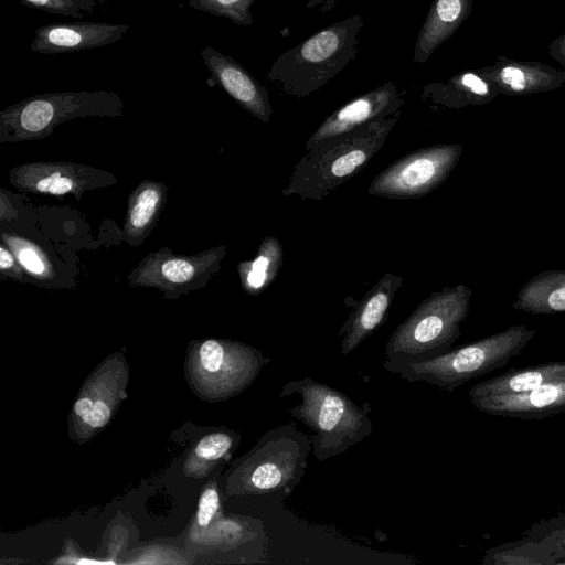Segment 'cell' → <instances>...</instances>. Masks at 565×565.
I'll list each match as a JSON object with an SVG mask.
<instances>
[{
	"instance_id": "1",
	"label": "cell",
	"mask_w": 565,
	"mask_h": 565,
	"mask_svg": "<svg viewBox=\"0 0 565 565\" xmlns=\"http://www.w3.org/2000/svg\"><path fill=\"white\" fill-rule=\"evenodd\" d=\"M294 394L300 396V402L288 408V413L311 430L312 454L318 461L345 452L373 429L371 404L358 405L335 387L305 376L287 382L278 397Z\"/></svg>"
},
{
	"instance_id": "2",
	"label": "cell",
	"mask_w": 565,
	"mask_h": 565,
	"mask_svg": "<svg viewBox=\"0 0 565 565\" xmlns=\"http://www.w3.org/2000/svg\"><path fill=\"white\" fill-rule=\"evenodd\" d=\"M399 117L397 111L306 150L282 194L324 199L370 162L384 146Z\"/></svg>"
},
{
	"instance_id": "3",
	"label": "cell",
	"mask_w": 565,
	"mask_h": 565,
	"mask_svg": "<svg viewBox=\"0 0 565 565\" xmlns=\"http://www.w3.org/2000/svg\"><path fill=\"white\" fill-rule=\"evenodd\" d=\"M362 26V17L354 14L323 28L280 54L267 78L286 95H310L355 58Z\"/></svg>"
},
{
	"instance_id": "4",
	"label": "cell",
	"mask_w": 565,
	"mask_h": 565,
	"mask_svg": "<svg viewBox=\"0 0 565 565\" xmlns=\"http://www.w3.org/2000/svg\"><path fill=\"white\" fill-rule=\"evenodd\" d=\"M468 286L433 292L390 335L382 365L424 362L451 349L469 312Z\"/></svg>"
},
{
	"instance_id": "5",
	"label": "cell",
	"mask_w": 565,
	"mask_h": 565,
	"mask_svg": "<svg viewBox=\"0 0 565 565\" xmlns=\"http://www.w3.org/2000/svg\"><path fill=\"white\" fill-rule=\"evenodd\" d=\"M534 335L535 331L525 326H511L424 362L383 367L407 382H425L451 393L465 383L508 364L522 353Z\"/></svg>"
},
{
	"instance_id": "6",
	"label": "cell",
	"mask_w": 565,
	"mask_h": 565,
	"mask_svg": "<svg viewBox=\"0 0 565 565\" xmlns=\"http://www.w3.org/2000/svg\"><path fill=\"white\" fill-rule=\"evenodd\" d=\"M124 107L122 97L106 89L38 94L0 111V142L43 139L76 118L121 117Z\"/></svg>"
},
{
	"instance_id": "7",
	"label": "cell",
	"mask_w": 565,
	"mask_h": 565,
	"mask_svg": "<svg viewBox=\"0 0 565 565\" xmlns=\"http://www.w3.org/2000/svg\"><path fill=\"white\" fill-rule=\"evenodd\" d=\"M311 451L310 436L295 422L266 431L238 472L239 491L281 503L305 477Z\"/></svg>"
},
{
	"instance_id": "8",
	"label": "cell",
	"mask_w": 565,
	"mask_h": 565,
	"mask_svg": "<svg viewBox=\"0 0 565 565\" xmlns=\"http://www.w3.org/2000/svg\"><path fill=\"white\" fill-rule=\"evenodd\" d=\"M226 254V245L194 255L161 248L145 256L127 276V281L134 287L158 289L167 298H178L203 288L220 271Z\"/></svg>"
},
{
	"instance_id": "9",
	"label": "cell",
	"mask_w": 565,
	"mask_h": 565,
	"mask_svg": "<svg viewBox=\"0 0 565 565\" xmlns=\"http://www.w3.org/2000/svg\"><path fill=\"white\" fill-rule=\"evenodd\" d=\"M461 153L460 145H435L407 153L379 173L367 193L396 200L424 196L448 178Z\"/></svg>"
},
{
	"instance_id": "10",
	"label": "cell",
	"mask_w": 565,
	"mask_h": 565,
	"mask_svg": "<svg viewBox=\"0 0 565 565\" xmlns=\"http://www.w3.org/2000/svg\"><path fill=\"white\" fill-rule=\"evenodd\" d=\"M15 189L33 194L63 196L76 200L87 191L114 185L118 179L111 172L92 166L67 161H35L19 164L8 174Z\"/></svg>"
},
{
	"instance_id": "11",
	"label": "cell",
	"mask_w": 565,
	"mask_h": 565,
	"mask_svg": "<svg viewBox=\"0 0 565 565\" xmlns=\"http://www.w3.org/2000/svg\"><path fill=\"white\" fill-rule=\"evenodd\" d=\"M404 98L393 81L364 93L338 108L318 127L306 143L310 150L318 143L350 132L363 125L399 111Z\"/></svg>"
},
{
	"instance_id": "12",
	"label": "cell",
	"mask_w": 565,
	"mask_h": 565,
	"mask_svg": "<svg viewBox=\"0 0 565 565\" xmlns=\"http://www.w3.org/2000/svg\"><path fill=\"white\" fill-rule=\"evenodd\" d=\"M128 24L76 21L39 26L30 49L40 54H62L100 47L121 40Z\"/></svg>"
},
{
	"instance_id": "13",
	"label": "cell",
	"mask_w": 565,
	"mask_h": 565,
	"mask_svg": "<svg viewBox=\"0 0 565 565\" xmlns=\"http://www.w3.org/2000/svg\"><path fill=\"white\" fill-rule=\"evenodd\" d=\"M214 81L245 110L267 124L271 104L266 88L236 60L206 45L200 52Z\"/></svg>"
},
{
	"instance_id": "14",
	"label": "cell",
	"mask_w": 565,
	"mask_h": 565,
	"mask_svg": "<svg viewBox=\"0 0 565 565\" xmlns=\"http://www.w3.org/2000/svg\"><path fill=\"white\" fill-rule=\"evenodd\" d=\"M403 278L385 274L358 303L339 331L340 353L345 356L372 335L386 320Z\"/></svg>"
},
{
	"instance_id": "15",
	"label": "cell",
	"mask_w": 565,
	"mask_h": 565,
	"mask_svg": "<svg viewBox=\"0 0 565 565\" xmlns=\"http://www.w3.org/2000/svg\"><path fill=\"white\" fill-rule=\"evenodd\" d=\"M469 399L475 408L489 415L520 419H542L565 412V380L523 393Z\"/></svg>"
},
{
	"instance_id": "16",
	"label": "cell",
	"mask_w": 565,
	"mask_h": 565,
	"mask_svg": "<svg viewBox=\"0 0 565 565\" xmlns=\"http://www.w3.org/2000/svg\"><path fill=\"white\" fill-rule=\"evenodd\" d=\"M168 200L162 181L142 180L128 196L121 236L130 246H139L157 225Z\"/></svg>"
},
{
	"instance_id": "17",
	"label": "cell",
	"mask_w": 565,
	"mask_h": 565,
	"mask_svg": "<svg viewBox=\"0 0 565 565\" xmlns=\"http://www.w3.org/2000/svg\"><path fill=\"white\" fill-rule=\"evenodd\" d=\"M564 380L565 361L546 362L526 367L511 369L503 374L478 382L468 391V397L523 393Z\"/></svg>"
},
{
	"instance_id": "18",
	"label": "cell",
	"mask_w": 565,
	"mask_h": 565,
	"mask_svg": "<svg viewBox=\"0 0 565 565\" xmlns=\"http://www.w3.org/2000/svg\"><path fill=\"white\" fill-rule=\"evenodd\" d=\"M511 307L533 315L565 312V270L533 277L521 288Z\"/></svg>"
},
{
	"instance_id": "19",
	"label": "cell",
	"mask_w": 565,
	"mask_h": 565,
	"mask_svg": "<svg viewBox=\"0 0 565 565\" xmlns=\"http://www.w3.org/2000/svg\"><path fill=\"white\" fill-rule=\"evenodd\" d=\"M282 265V247L278 239L266 236L254 258L241 262L237 271L242 288L248 295H259L267 289L276 278Z\"/></svg>"
},
{
	"instance_id": "20",
	"label": "cell",
	"mask_w": 565,
	"mask_h": 565,
	"mask_svg": "<svg viewBox=\"0 0 565 565\" xmlns=\"http://www.w3.org/2000/svg\"><path fill=\"white\" fill-rule=\"evenodd\" d=\"M0 239L13 253L30 278L47 282L56 278L52 260L42 246L25 236L4 230L0 233Z\"/></svg>"
},
{
	"instance_id": "21",
	"label": "cell",
	"mask_w": 565,
	"mask_h": 565,
	"mask_svg": "<svg viewBox=\"0 0 565 565\" xmlns=\"http://www.w3.org/2000/svg\"><path fill=\"white\" fill-rule=\"evenodd\" d=\"M255 0H189L188 6L194 10L227 19L242 26L254 23L252 7Z\"/></svg>"
},
{
	"instance_id": "22",
	"label": "cell",
	"mask_w": 565,
	"mask_h": 565,
	"mask_svg": "<svg viewBox=\"0 0 565 565\" xmlns=\"http://www.w3.org/2000/svg\"><path fill=\"white\" fill-rule=\"evenodd\" d=\"M21 3L52 14L83 18L92 14L103 0H19Z\"/></svg>"
},
{
	"instance_id": "23",
	"label": "cell",
	"mask_w": 565,
	"mask_h": 565,
	"mask_svg": "<svg viewBox=\"0 0 565 565\" xmlns=\"http://www.w3.org/2000/svg\"><path fill=\"white\" fill-rule=\"evenodd\" d=\"M234 441L233 436L227 433H213L199 441L195 452L209 460L220 459L232 449Z\"/></svg>"
},
{
	"instance_id": "24",
	"label": "cell",
	"mask_w": 565,
	"mask_h": 565,
	"mask_svg": "<svg viewBox=\"0 0 565 565\" xmlns=\"http://www.w3.org/2000/svg\"><path fill=\"white\" fill-rule=\"evenodd\" d=\"M225 350L222 342L217 340H206L200 347V359L202 366L211 373H217L222 370L225 358L231 351Z\"/></svg>"
},
{
	"instance_id": "25",
	"label": "cell",
	"mask_w": 565,
	"mask_h": 565,
	"mask_svg": "<svg viewBox=\"0 0 565 565\" xmlns=\"http://www.w3.org/2000/svg\"><path fill=\"white\" fill-rule=\"evenodd\" d=\"M0 277L1 279H13L20 282L30 281L29 274L17 260L13 253L1 242L0 244Z\"/></svg>"
},
{
	"instance_id": "26",
	"label": "cell",
	"mask_w": 565,
	"mask_h": 565,
	"mask_svg": "<svg viewBox=\"0 0 565 565\" xmlns=\"http://www.w3.org/2000/svg\"><path fill=\"white\" fill-rule=\"evenodd\" d=\"M220 507V498L215 488H207L200 497L198 508V523L206 526Z\"/></svg>"
},
{
	"instance_id": "27",
	"label": "cell",
	"mask_w": 565,
	"mask_h": 565,
	"mask_svg": "<svg viewBox=\"0 0 565 565\" xmlns=\"http://www.w3.org/2000/svg\"><path fill=\"white\" fill-rule=\"evenodd\" d=\"M110 418V409L103 401L94 402L90 411L82 418L92 427H103Z\"/></svg>"
},
{
	"instance_id": "28",
	"label": "cell",
	"mask_w": 565,
	"mask_h": 565,
	"mask_svg": "<svg viewBox=\"0 0 565 565\" xmlns=\"http://www.w3.org/2000/svg\"><path fill=\"white\" fill-rule=\"evenodd\" d=\"M458 83L465 87V89H469L477 95H486L488 93L487 84L472 73H466L462 75L458 79Z\"/></svg>"
},
{
	"instance_id": "29",
	"label": "cell",
	"mask_w": 565,
	"mask_h": 565,
	"mask_svg": "<svg viewBox=\"0 0 565 565\" xmlns=\"http://www.w3.org/2000/svg\"><path fill=\"white\" fill-rule=\"evenodd\" d=\"M501 78L509 84L514 90H522L525 87L524 74L515 67H505L501 73Z\"/></svg>"
},
{
	"instance_id": "30",
	"label": "cell",
	"mask_w": 565,
	"mask_h": 565,
	"mask_svg": "<svg viewBox=\"0 0 565 565\" xmlns=\"http://www.w3.org/2000/svg\"><path fill=\"white\" fill-rule=\"evenodd\" d=\"M338 0H309L307 3L308 9L318 8L321 12H327L331 10Z\"/></svg>"
},
{
	"instance_id": "31",
	"label": "cell",
	"mask_w": 565,
	"mask_h": 565,
	"mask_svg": "<svg viewBox=\"0 0 565 565\" xmlns=\"http://www.w3.org/2000/svg\"><path fill=\"white\" fill-rule=\"evenodd\" d=\"M93 404L94 403L89 398L83 397L75 403L74 411L81 418H83L90 411Z\"/></svg>"
}]
</instances>
